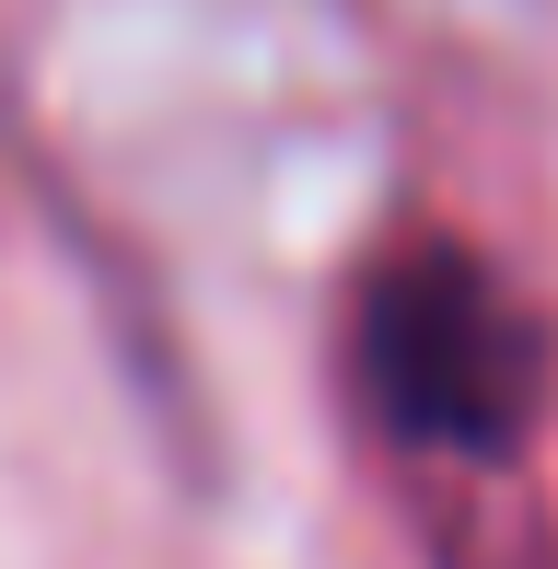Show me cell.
Returning <instances> with one entry per match:
<instances>
[{"mask_svg": "<svg viewBox=\"0 0 558 569\" xmlns=\"http://www.w3.org/2000/svg\"><path fill=\"white\" fill-rule=\"evenodd\" d=\"M349 396L419 465H512L547 430L558 326L466 232H385L349 279Z\"/></svg>", "mask_w": 558, "mask_h": 569, "instance_id": "1", "label": "cell"}]
</instances>
